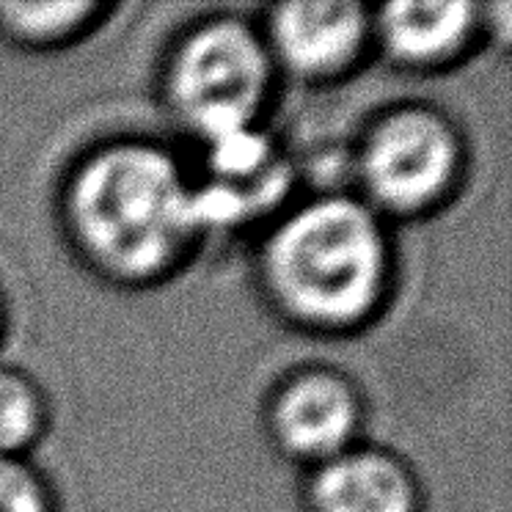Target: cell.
Wrapping results in <instances>:
<instances>
[{
	"label": "cell",
	"mask_w": 512,
	"mask_h": 512,
	"mask_svg": "<svg viewBox=\"0 0 512 512\" xmlns=\"http://www.w3.org/2000/svg\"><path fill=\"white\" fill-rule=\"evenodd\" d=\"M69 221L94 265L119 279H146L182 251L199 215L196 193L166 152L119 144L78 171Z\"/></svg>",
	"instance_id": "1"
},
{
	"label": "cell",
	"mask_w": 512,
	"mask_h": 512,
	"mask_svg": "<svg viewBox=\"0 0 512 512\" xmlns=\"http://www.w3.org/2000/svg\"><path fill=\"white\" fill-rule=\"evenodd\" d=\"M383 273V234L372 212L356 201L306 204L270 240V287L309 323L347 325L367 314L378 301Z\"/></svg>",
	"instance_id": "2"
},
{
	"label": "cell",
	"mask_w": 512,
	"mask_h": 512,
	"mask_svg": "<svg viewBox=\"0 0 512 512\" xmlns=\"http://www.w3.org/2000/svg\"><path fill=\"white\" fill-rule=\"evenodd\" d=\"M268 53L245 25L199 28L179 47L168 89L177 113L210 141L248 130L268 91Z\"/></svg>",
	"instance_id": "3"
},
{
	"label": "cell",
	"mask_w": 512,
	"mask_h": 512,
	"mask_svg": "<svg viewBox=\"0 0 512 512\" xmlns=\"http://www.w3.org/2000/svg\"><path fill=\"white\" fill-rule=\"evenodd\" d=\"M364 182L391 210H422L455 177L457 138L449 124L430 111L386 116L367 138Z\"/></svg>",
	"instance_id": "4"
},
{
	"label": "cell",
	"mask_w": 512,
	"mask_h": 512,
	"mask_svg": "<svg viewBox=\"0 0 512 512\" xmlns=\"http://www.w3.org/2000/svg\"><path fill=\"white\" fill-rule=\"evenodd\" d=\"M356 397L331 372H303L292 378L273 405V430L290 452L331 460L345 452L356 430Z\"/></svg>",
	"instance_id": "5"
},
{
	"label": "cell",
	"mask_w": 512,
	"mask_h": 512,
	"mask_svg": "<svg viewBox=\"0 0 512 512\" xmlns=\"http://www.w3.org/2000/svg\"><path fill=\"white\" fill-rule=\"evenodd\" d=\"M367 34V14L356 3H287L270 23V36L284 64L303 75L345 67Z\"/></svg>",
	"instance_id": "6"
},
{
	"label": "cell",
	"mask_w": 512,
	"mask_h": 512,
	"mask_svg": "<svg viewBox=\"0 0 512 512\" xmlns=\"http://www.w3.org/2000/svg\"><path fill=\"white\" fill-rule=\"evenodd\" d=\"M314 512H413L416 493L405 468L380 452H339L312 482Z\"/></svg>",
	"instance_id": "7"
},
{
	"label": "cell",
	"mask_w": 512,
	"mask_h": 512,
	"mask_svg": "<svg viewBox=\"0 0 512 512\" xmlns=\"http://www.w3.org/2000/svg\"><path fill=\"white\" fill-rule=\"evenodd\" d=\"M471 14L468 3H394L383 9L380 34L405 64H438L468 36Z\"/></svg>",
	"instance_id": "8"
},
{
	"label": "cell",
	"mask_w": 512,
	"mask_h": 512,
	"mask_svg": "<svg viewBox=\"0 0 512 512\" xmlns=\"http://www.w3.org/2000/svg\"><path fill=\"white\" fill-rule=\"evenodd\" d=\"M42 424V402L34 386L17 375L0 369V455H14L25 446Z\"/></svg>",
	"instance_id": "9"
},
{
	"label": "cell",
	"mask_w": 512,
	"mask_h": 512,
	"mask_svg": "<svg viewBox=\"0 0 512 512\" xmlns=\"http://www.w3.org/2000/svg\"><path fill=\"white\" fill-rule=\"evenodd\" d=\"M89 12V3H3L0 6V17L23 39L61 36Z\"/></svg>",
	"instance_id": "10"
},
{
	"label": "cell",
	"mask_w": 512,
	"mask_h": 512,
	"mask_svg": "<svg viewBox=\"0 0 512 512\" xmlns=\"http://www.w3.org/2000/svg\"><path fill=\"white\" fill-rule=\"evenodd\" d=\"M0 512H47L39 479L12 455H0Z\"/></svg>",
	"instance_id": "11"
}]
</instances>
